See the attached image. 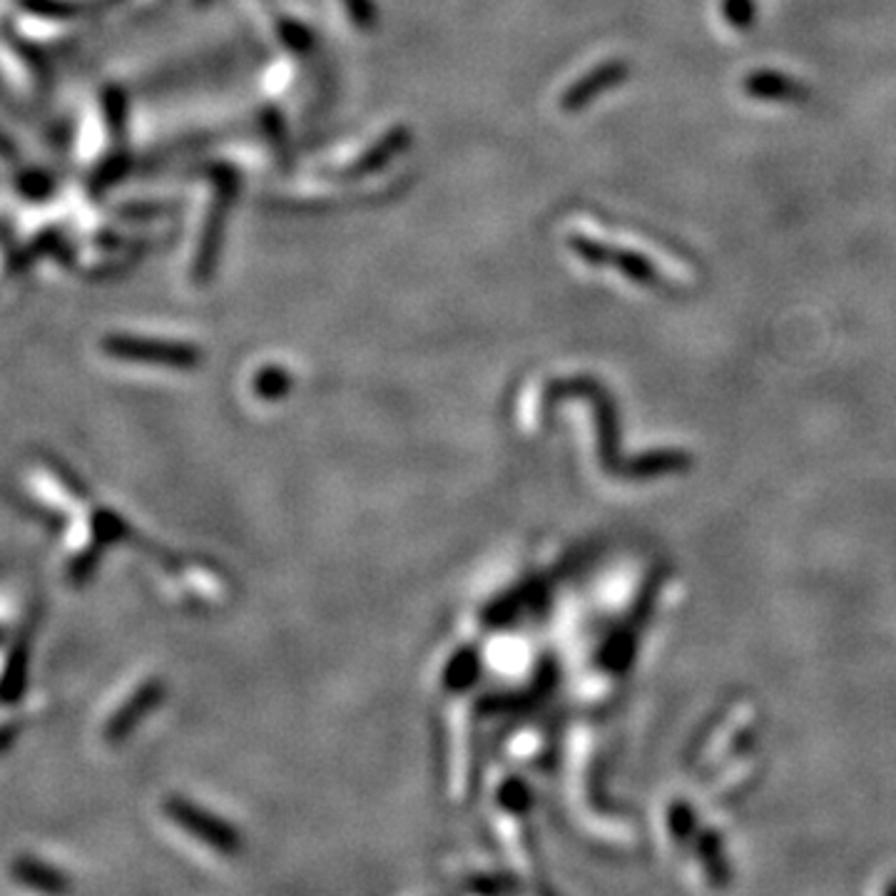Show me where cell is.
<instances>
[{
	"mask_svg": "<svg viewBox=\"0 0 896 896\" xmlns=\"http://www.w3.org/2000/svg\"><path fill=\"white\" fill-rule=\"evenodd\" d=\"M407 143H409V135L403 133V130L391 133V135L387 137V140L373 147L367 157H361V163H357L354 167H351L349 175H364V173H371V169L381 167L383 163H387L389 155L399 153V149H401L403 145H407Z\"/></svg>",
	"mask_w": 896,
	"mask_h": 896,
	"instance_id": "4fadbf2b",
	"label": "cell"
},
{
	"mask_svg": "<svg viewBox=\"0 0 896 896\" xmlns=\"http://www.w3.org/2000/svg\"><path fill=\"white\" fill-rule=\"evenodd\" d=\"M625 66L623 62H607V66L595 68L593 72L585 75L583 80H578L573 85L571 90H565L563 95V110L575 113V110H583L585 105H588L595 95L605 92L607 88H613V85L623 82L625 78Z\"/></svg>",
	"mask_w": 896,
	"mask_h": 896,
	"instance_id": "ba28073f",
	"label": "cell"
},
{
	"mask_svg": "<svg viewBox=\"0 0 896 896\" xmlns=\"http://www.w3.org/2000/svg\"><path fill=\"white\" fill-rule=\"evenodd\" d=\"M568 244L575 254H581L583 262L597 266H617V270L625 276H631L637 284H655L653 266H650L643 257H637V254L603 247V244H595L583 237H571Z\"/></svg>",
	"mask_w": 896,
	"mask_h": 896,
	"instance_id": "52a82bcc",
	"label": "cell"
},
{
	"mask_svg": "<svg viewBox=\"0 0 896 896\" xmlns=\"http://www.w3.org/2000/svg\"><path fill=\"white\" fill-rule=\"evenodd\" d=\"M26 266H30V260L23 244H13L10 240L0 237V284L18 280L26 272Z\"/></svg>",
	"mask_w": 896,
	"mask_h": 896,
	"instance_id": "9a60e30c",
	"label": "cell"
},
{
	"mask_svg": "<svg viewBox=\"0 0 896 896\" xmlns=\"http://www.w3.org/2000/svg\"><path fill=\"white\" fill-rule=\"evenodd\" d=\"M500 799H504V805L508 809H514V812H520V809L528 805V789L523 782L514 780V782H508L504 787V792H500Z\"/></svg>",
	"mask_w": 896,
	"mask_h": 896,
	"instance_id": "e0dca14e",
	"label": "cell"
},
{
	"mask_svg": "<svg viewBox=\"0 0 896 896\" xmlns=\"http://www.w3.org/2000/svg\"><path fill=\"white\" fill-rule=\"evenodd\" d=\"M217 185H220V195L215 197V205H212V210H210L207 227H205V234H202V244H199L197 260H195L197 282H205L212 272V266H215V254L222 244L224 217H227V207L234 197V189H237V179L230 175Z\"/></svg>",
	"mask_w": 896,
	"mask_h": 896,
	"instance_id": "8992f818",
	"label": "cell"
},
{
	"mask_svg": "<svg viewBox=\"0 0 896 896\" xmlns=\"http://www.w3.org/2000/svg\"><path fill=\"white\" fill-rule=\"evenodd\" d=\"M165 700V682L149 680L145 685L137 688L130 698H127L120 708L113 712V718L105 724V740L110 744H120L130 732L140 724L149 712H153L159 702Z\"/></svg>",
	"mask_w": 896,
	"mask_h": 896,
	"instance_id": "5b68a950",
	"label": "cell"
},
{
	"mask_svg": "<svg viewBox=\"0 0 896 896\" xmlns=\"http://www.w3.org/2000/svg\"><path fill=\"white\" fill-rule=\"evenodd\" d=\"M13 877L18 882L28 884V887H33L38 892H48V894H60V892H68L70 889V882L62 871L52 869L50 864H42L38 859H30V857H18L13 861Z\"/></svg>",
	"mask_w": 896,
	"mask_h": 896,
	"instance_id": "9c48e42d",
	"label": "cell"
},
{
	"mask_svg": "<svg viewBox=\"0 0 896 896\" xmlns=\"http://www.w3.org/2000/svg\"><path fill=\"white\" fill-rule=\"evenodd\" d=\"M252 389L264 401H280L292 389V373L282 367H266L254 377Z\"/></svg>",
	"mask_w": 896,
	"mask_h": 896,
	"instance_id": "7c38bea8",
	"label": "cell"
},
{
	"mask_svg": "<svg viewBox=\"0 0 896 896\" xmlns=\"http://www.w3.org/2000/svg\"><path fill=\"white\" fill-rule=\"evenodd\" d=\"M100 349L110 359L125 361V364L183 369V371L202 364V351L192 344H179V341H157L133 334H108L103 337Z\"/></svg>",
	"mask_w": 896,
	"mask_h": 896,
	"instance_id": "3957f363",
	"label": "cell"
},
{
	"mask_svg": "<svg viewBox=\"0 0 896 896\" xmlns=\"http://www.w3.org/2000/svg\"><path fill=\"white\" fill-rule=\"evenodd\" d=\"M16 734H18V728H16V724H0V752L8 750V747L13 744Z\"/></svg>",
	"mask_w": 896,
	"mask_h": 896,
	"instance_id": "ffe728a7",
	"label": "cell"
},
{
	"mask_svg": "<svg viewBox=\"0 0 896 896\" xmlns=\"http://www.w3.org/2000/svg\"><path fill=\"white\" fill-rule=\"evenodd\" d=\"M724 13H728L732 26L744 28L752 18V0H728L724 3Z\"/></svg>",
	"mask_w": 896,
	"mask_h": 896,
	"instance_id": "ac0fdd59",
	"label": "cell"
},
{
	"mask_svg": "<svg viewBox=\"0 0 896 896\" xmlns=\"http://www.w3.org/2000/svg\"><path fill=\"white\" fill-rule=\"evenodd\" d=\"M165 812L169 819L175 821V825L189 831V835L197 837L199 841H205V845L212 849L224 851V855H234V851L242 849L240 831L234 829L230 821H224L212 812H207V809L187 802V799H183V797L167 799Z\"/></svg>",
	"mask_w": 896,
	"mask_h": 896,
	"instance_id": "277c9868",
	"label": "cell"
},
{
	"mask_svg": "<svg viewBox=\"0 0 896 896\" xmlns=\"http://www.w3.org/2000/svg\"><path fill=\"white\" fill-rule=\"evenodd\" d=\"M28 647L16 645L13 653L8 655V663L0 675V705H13L23 698L28 685Z\"/></svg>",
	"mask_w": 896,
	"mask_h": 896,
	"instance_id": "30bf717a",
	"label": "cell"
},
{
	"mask_svg": "<svg viewBox=\"0 0 896 896\" xmlns=\"http://www.w3.org/2000/svg\"><path fill=\"white\" fill-rule=\"evenodd\" d=\"M88 16L75 0H16L10 23L40 50L56 48L72 38V30Z\"/></svg>",
	"mask_w": 896,
	"mask_h": 896,
	"instance_id": "6da1fadb",
	"label": "cell"
},
{
	"mask_svg": "<svg viewBox=\"0 0 896 896\" xmlns=\"http://www.w3.org/2000/svg\"><path fill=\"white\" fill-rule=\"evenodd\" d=\"M90 526H92V536L98 546H108L113 540H120L127 526L120 516L110 514V510H95L92 518H90Z\"/></svg>",
	"mask_w": 896,
	"mask_h": 896,
	"instance_id": "2e32d148",
	"label": "cell"
},
{
	"mask_svg": "<svg viewBox=\"0 0 896 896\" xmlns=\"http://www.w3.org/2000/svg\"><path fill=\"white\" fill-rule=\"evenodd\" d=\"M13 187L18 197L33 202V205H40V202L48 199V195L52 192V179L46 173H38V169H28V173H18V179H13Z\"/></svg>",
	"mask_w": 896,
	"mask_h": 896,
	"instance_id": "5bb4252c",
	"label": "cell"
},
{
	"mask_svg": "<svg viewBox=\"0 0 896 896\" xmlns=\"http://www.w3.org/2000/svg\"><path fill=\"white\" fill-rule=\"evenodd\" d=\"M0 80L26 100H40L50 88L46 56L10 20H0Z\"/></svg>",
	"mask_w": 896,
	"mask_h": 896,
	"instance_id": "7a4b0ae2",
	"label": "cell"
},
{
	"mask_svg": "<svg viewBox=\"0 0 896 896\" xmlns=\"http://www.w3.org/2000/svg\"><path fill=\"white\" fill-rule=\"evenodd\" d=\"M478 675H481V655H478L476 650L466 647L461 653H456L451 663H448L444 680L448 690L461 692L471 688Z\"/></svg>",
	"mask_w": 896,
	"mask_h": 896,
	"instance_id": "8fae6325",
	"label": "cell"
},
{
	"mask_svg": "<svg viewBox=\"0 0 896 896\" xmlns=\"http://www.w3.org/2000/svg\"><path fill=\"white\" fill-rule=\"evenodd\" d=\"M344 6L349 10V16L354 18V23L361 28H371L373 23V6L369 0H344Z\"/></svg>",
	"mask_w": 896,
	"mask_h": 896,
	"instance_id": "d6986e66",
	"label": "cell"
}]
</instances>
